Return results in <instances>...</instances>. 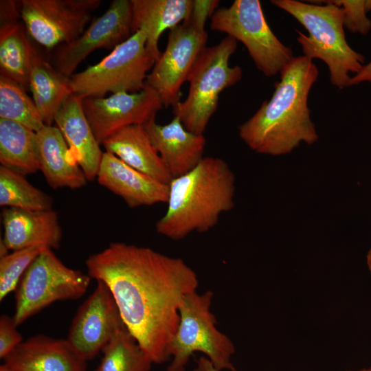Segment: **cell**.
<instances>
[{
    "label": "cell",
    "instance_id": "cell-17",
    "mask_svg": "<svg viewBox=\"0 0 371 371\" xmlns=\"http://www.w3.org/2000/svg\"><path fill=\"white\" fill-rule=\"evenodd\" d=\"M96 179L131 208L168 201V184L133 168L106 151L103 153Z\"/></svg>",
    "mask_w": 371,
    "mask_h": 371
},
{
    "label": "cell",
    "instance_id": "cell-20",
    "mask_svg": "<svg viewBox=\"0 0 371 371\" xmlns=\"http://www.w3.org/2000/svg\"><path fill=\"white\" fill-rule=\"evenodd\" d=\"M133 34L142 31L146 48L155 62L161 52L159 40L161 34L188 20L191 16L193 0H131Z\"/></svg>",
    "mask_w": 371,
    "mask_h": 371
},
{
    "label": "cell",
    "instance_id": "cell-4",
    "mask_svg": "<svg viewBox=\"0 0 371 371\" xmlns=\"http://www.w3.org/2000/svg\"><path fill=\"white\" fill-rule=\"evenodd\" d=\"M324 5L296 0H272L271 3L293 16L307 30L306 36L296 30L297 41L303 56L313 60L320 59L328 66L330 80L339 89L349 86L350 74H357L365 58L347 43L341 8L330 1Z\"/></svg>",
    "mask_w": 371,
    "mask_h": 371
},
{
    "label": "cell",
    "instance_id": "cell-19",
    "mask_svg": "<svg viewBox=\"0 0 371 371\" xmlns=\"http://www.w3.org/2000/svg\"><path fill=\"white\" fill-rule=\"evenodd\" d=\"M69 148V159L78 164L87 181L96 179L103 153L85 115L82 99L71 95L54 117Z\"/></svg>",
    "mask_w": 371,
    "mask_h": 371
},
{
    "label": "cell",
    "instance_id": "cell-21",
    "mask_svg": "<svg viewBox=\"0 0 371 371\" xmlns=\"http://www.w3.org/2000/svg\"><path fill=\"white\" fill-rule=\"evenodd\" d=\"M102 145L105 151L157 181L169 184L172 179L143 125L124 127Z\"/></svg>",
    "mask_w": 371,
    "mask_h": 371
},
{
    "label": "cell",
    "instance_id": "cell-18",
    "mask_svg": "<svg viewBox=\"0 0 371 371\" xmlns=\"http://www.w3.org/2000/svg\"><path fill=\"white\" fill-rule=\"evenodd\" d=\"M3 359L16 371H86L87 361L67 339L42 334L23 341Z\"/></svg>",
    "mask_w": 371,
    "mask_h": 371
},
{
    "label": "cell",
    "instance_id": "cell-36",
    "mask_svg": "<svg viewBox=\"0 0 371 371\" xmlns=\"http://www.w3.org/2000/svg\"><path fill=\"white\" fill-rule=\"evenodd\" d=\"M346 371H371V367L359 369L357 370H346Z\"/></svg>",
    "mask_w": 371,
    "mask_h": 371
},
{
    "label": "cell",
    "instance_id": "cell-13",
    "mask_svg": "<svg viewBox=\"0 0 371 371\" xmlns=\"http://www.w3.org/2000/svg\"><path fill=\"white\" fill-rule=\"evenodd\" d=\"M127 330L106 285L97 281L93 293L78 308L67 341L86 361L94 358L120 332Z\"/></svg>",
    "mask_w": 371,
    "mask_h": 371
},
{
    "label": "cell",
    "instance_id": "cell-6",
    "mask_svg": "<svg viewBox=\"0 0 371 371\" xmlns=\"http://www.w3.org/2000/svg\"><path fill=\"white\" fill-rule=\"evenodd\" d=\"M213 293L196 291L187 294L179 308V322L169 348L172 361L164 371H185L190 358L203 352L220 371H236L232 357L235 347L231 339L216 326L210 311Z\"/></svg>",
    "mask_w": 371,
    "mask_h": 371
},
{
    "label": "cell",
    "instance_id": "cell-27",
    "mask_svg": "<svg viewBox=\"0 0 371 371\" xmlns=\"http://www.w3.org/2000/svg\"><path fill=\"white\" fill-rule=\"evenodd\" d=\"M102 352L95 371H150L153 363L128 330L117 333Z\"/></svg>",
    "mask_w": 371,
    "mask_h": 371
},
{
    "label": "cell",
    "instance_id": "cell-15",
    "mask_svg": "<svg viewBox=\"0 0 371 371\" xmlns=\"http://www.w3.org/2000/svg\"><path fill=\"white\" fill-rule=\"evenodd\" d=\"M3 236L0 242V257L10 251L32 247L59 248L62 229L58 214L53 210H27L3 207Z\"/></svg>",
    "mask_w": 371,
    "mask_h": 371
},
{
    "label": "cell",
    "instance_id": "cell-33",
    "mask_svg": "<svg viewBox=\"0 0 371 371\" xmlns=\"http://www.w3.org/2000/svg\"><path fill=\"white\" fill-rule=\"evenodd\" d=\"M194 371H220L205 356L201 357L196 361Z\"/></svg>",
    "mask_w": 371,
    "mask_h": 371
},
{
    "label": "cell",
    "instance_id": "cell-23",
    "mask_svg": "<svg viewBox=\"0 0 371 371\" xmlns=\"http://www.w3.org/2000/svg\"><path fill=\"white\" fill-rule=\"evenodd\" d=\"M69 80L35 48L29 72V89L45 125H52L57 111L72 95Z\"/></svg>",
    "mask_w": 371,
    "mask_h": 371
},
{
    "label": "cell",
    "instance_id": "cell-26",
    "mask_svg": "<svg viewBox=\"0 0 371 371\" xmlns=\"http://www.w3.org/2000/svg\"><path fill=\"white\" fill-rule=\"evenodd\" d=\"M53 199L21 174L0 166V205L27 210L52 209Z\"/></svg>",
    "mask_w": 371,
    "mask_h": 371
},
{
    "label": "cell",
    "instance_id": "cell-5",
    "mask_svg": "<svg viewBox=\"0 0 371 371\" xmlns=\"http://www.w3.org/2000/svg\"><path fill=\"white\" fill-rule=\"evenodd\" d=\"M236 48L237 41L227 36L218 44L206 47L198 57L187 80L186 98L172 107L174 116L187 130L203 135L217 110L221 93L241 80L242 69L229 65Z\"/></svg>",
    "mask_w": 371,
    "mask_h": 371
},
{
    "label": "cell",
    "instance_id": "cell-7",
    "mask_svg": "<svg viewBox=\"0 0 371 371\" xmlns=\"http://www.w3.org/2000/svg\"><path fill=\"white\" fill-rule=\"evenodd\" d=\"M155 63L146 48L145 34L137 31L99 63L70 76L69 87L72 94L82 99L138 92L145 87Z\"/></svg>",
    "mask_w": 371,
    "mask_h": 371
},
{
    "label": "cell",
    "instance_id": "cell-1",
    "mask_svg": "<svg viewBox=\"0 0 371 371\" xmlns=\"http://www.w3.org/2000/svg\"><path fill=\"white\" fill-rule=\"evenodd\" d=\"M91 279L111 292L129 333L153 363L170 357L183 297L196 291V272L181 258L116 242L85 261Z\"/></svg>",
    "mask_w": 371,
    "mask_h": 371
},
{
    "label": "cell",
    "instance_id": "cell-8",
    "mask_svg": "<svg viewBox=\"0 0 371 371\" xmlns=\"http://www.w3.org/2000/svg\"><path fill=\"white\" fill-rule=\"evenodd\" d=\"M91 280L87 273L66 266L52 249L43 248L15 291L12 317L16 325L19 326L55 302L81 297Z\"/></svg>",
    "mask_w": 371,
    "mask_h": 371
},
{
    "label": "cell",
    "instance_id": "cell-3",
    "mask_svg": "<svg viewBox=\"0 0 371 371\" xmlns=\"http://www.w3.org/2000/svg\"><path fill=\"white\" fill-rule=\"evenodd\" d=\"M235 175L220 157H204L189 172L171 180L165 214L156 232L172 240L214 227L234 207Z\"/></svg>",
    "mask_w": 371,
    "mask_h": 371
},
{
    "label": "cell",
    "instance_id": "cell-11",
    "mask_svg": "<svg viewBox=\"0 0 371 371\" xmlns=\"http://www.w3.org/2000/svg\"><path fill=\"white\" fill-rule=\"evenodd\" d=\"M100 0H21L22 22L32 40L48 49L80 36Z\"/></svg>",
    "mask_w": 371,
    "mask_h": 371
},
{
    "label": "cell",
    "instance_id": "cell-22",
    "mask_svg": "<svg viewBox=\"0 0 371 371\" xmlns=\"http://www.w3.org/2000/svg\"><path fill=\"white\" fill-rule=\"evenodd\" d=\"M40 170L54 188L78 189L87 179L80 166L69 159L67 144L56 126L45 125L36 132Z\"/></svg>",
    "mask_w": 371,
    "mask_h": 371
},
{
    "label": "cell",
    "instance_id": "cell-12",
    "mask_svg": "<svg viewBox=\"0 0 371 371\" xmlns=\"http://www.w3.org/2000/svg\"><path fill=\"white\" fill-rule=\"evenodd\" d=\"M133 34L131 0H114L94 19L83 33L72 41L56 47L51 63L67 77L97 49H113Z\"/></svg>",
    "mask_w": 371,
    "mask_h": 371
},
{
    "label": "cell",
    "instance_id": "cell-25",
    "mask_svg": "<svg viewBox=\"0 0 371 371\" xmlns=\"http://www.w3.org/2000/svg\"><path fill=\"white\" fill-rule=\"evenodd\" d=\"M0 74L29 89V72L35 47L19 21L0 24Z\"/></svg>",
    "mask_w": 371,
    "mask_h": 371
},
{
    "label": "cell",
    "instance_id": "cell-2",
    "mask_svg": "<svg viewBox=\"0 0 371 371\" xmlns=\"http://www.w3.org/2000/svg\"><path fill=\"white\" fill-rule=\"evenodd\" d=\"M280 74L271 98L238 127L249 148L276 156L291 153L302 142L311 145L318 139L308 106L309 92L319 76L317 66L302 55L294 57Z\"/></svg>",
    "mask_w": 371,
    "mask_h": 371
},
{
    "label": "cell",
    "instance_id": "cell-24",
    "mask_svg": "<svg viewBox=\"0 0 371 371\" xmlns=\"http://www.w3.org/2000/svg\"><path fill=\"white\" fill-rule=\"evenodd\" d=\"M0 164L24 176L40 170L36 133L0 118Z\"/></svg>",
    "mask_w": 371,
    "mask_h": 371
},
{
    "label": "cell",
    "instance_id": "cell-14",
    "mask_svg": "<svg viewBox=\"0 0 371 371\" xmlns=\"http://www.w3.org/2000/svg\"><path fill=\"white\" fill-rule=\"evenodd\" d=\"M163 107L158 93L146 84L138 92L82 99L85 115L100 144L124 127L144 125L155 119Z\"/></svg>",
    "mask_w": 371,
    "mask_h": 371
},
{
    "label": "cell",
    "instance_id": "cell-28",
    "mask_svg": "<svg viewBox=\"0 0 371 371\" xmlns=\"http://www.w3.org/2000/svg\"><path fill=\"white\" fill-rule=\"evenodd\" d=\"M0 118L21 124L37 132L45 126L26 89L0 74Z\"/></svg>",
    "mask_w": 371,
    "mask_h": 371
},
{
    "label": "cell",
    "instance_id": "cell-31",
    "mask_svg": "<svg viewBox=\"0 0 371 371\" xmlns=\"http://www.w3.org/2000/svg\"><path fill=\"white\" fill-rule=\"evenodd\" d=\"M13 317L3 314L0 317V358L3 359L23 341L16 329Z\"/></svg>",
    "mask_w": 371,
    "mask_h": 371
},
{
    "label": "cell",
    "instance_id": "cell-10",
    "mask_svg": "<svg viewBox=\"0 0 371 371\" xmlns=\"http://www.w3.org/2000/svg\"><path fill=\"white\" fill-rule=\"evenodd\" d=\"M205 24L190 16L169 30L166 49L146 80V84L158 93L164 107H173L181 101V86L206 47Z\"/></svg>",
    "mask_w": 371,
    "mask_h": 371
},
{
    "label": "cell",
    "instance_id": "cell-35",
    "mask_svg": "<svg viewBox=\"0 0 371 371\" xmlns=\"http://www.w3.org/2000/svg\"><path fill=\"white\" fill-rule=\"evenodd\" d=\"M0 371H16L10 367H8L7 365H5L4 363L0 366Z\"/></svg>",
    "mask_w": 371,
    "mask_h": 371
},
{
    "label": "cell",
    "instance_id": "cell-29",
    "mask_svg": "<svg viewBox=\"0 0 371 371\" xmlns=\"http://www.w3.org/2000/svg\"><path fill=\"white\" fill-rule=\"evenodd\" d=\"M45 247L12 251L0 257V301L15 291L25 272Z\"/></svg>",
    "mask_w": 371,
    "mask_h": 371
},
{
    "label": "cell",
    "instance_id": "cell-16",
    "mask_svg": "<svg viewBox=\"0 0 371 371\" xmlns=\"http://www.w3.org/2000/svg\"><path fill=\"white\" fill-rule=\"evenodd\" d=\"M143 126L172 179L189 172L204 158L205 137L187 130L179 117L164 125L153 119Z\"/></svg>",
    "mask_w": 371,
    "mask_h": 371
},
{
    "label": "cell",
    "instance_id": "cell-32",
    "mask_svg": "<svg viewBox=\"0 0 371 371\" xmlns=\"http://www.w3.org/2000/svg\"><path fill=\"white\" fill-rule=\"evenodd\" d=\"M364 82L371 83V60L363 65L361 70L351 77L349 86L356 85Z\"/></svg>",
    "mask_w": 371,
    "mask_h": 371
},
{
    "label": "cell",
    "instance_id": "cell-34",
    "mask_svg": "<svg viewBox=\"0 0 371 371\" xmlns=\"http://www.w3.org/2000/svg\"><path fill=\"white\" fill-rule=\"evenodd\" d=\"M367 265L368 269L371 273V249L369 250L367 254Z\"/></svg>",
    "mask_w": 371,
    "mask_h": 371
},
{
    "label": "cell",
    "instance_id": "cell-9",
    "mask_svg": "<svg viewBox=\"0 0 371 371\" xmlns=\"http://www.w3.org/2000/svg\"><path fill=\"white\" fill-rule=\"evenodd\" d=\"M210 27L240 41L257 69L274 76L294 58L293 51L273 33L258 0H235L229 7L217 9Z\"/></svg>",
    "mask_w": 371,
    "mask_h": 371
},
{
    "label": "cell",
    "instance_id": "cell-30",
    "mask_svg": "<svg viewBox=\"0 0 371 371\" xmlns=\"http://www.w3.org/2000/svg\"><path fill=\"white\" fill-rule=\"evenodd\" d=\"M330 2L343 10L344 26L350 32L363 35L370 32L371 21L366 16L368 11L366 0H333Z\"/></svg>",
    "mask_w": 371,
    "mask_h": 371
}]
</instances>
